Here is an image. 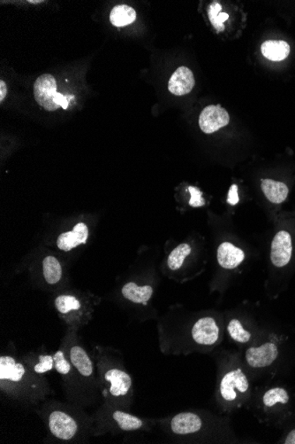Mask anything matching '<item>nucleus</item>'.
<instances>
[{
    "label": "nucleus",
    "instance_id": "1",
    "mask_svg": "<svg viewBox=\"0 0 295 444\" xmlns=\"http://www.w3.org/2000/svg\"><path fill=\"white\" fill-rule=\"evenodd\" d=\"M161 431L176 443H247L234 431L229 415L205 409H188L157 419Z\"/></svg>",
    "mask_w": 295,
    "mask_h": 444
},
{
    "label": "nucleus",
    "instance_id": "3",
    "mask_svg": "<svg viewBox=\"0 0 295 444\" xmlns=\"http://www.w3.org/2000/svg\"><path fill=\"white\" fill-rule=\"evenodd\" d=\"M212 356L216 366L214 403L220 414L231 416L246 409L251 401L254 393L252 378L238 349L219 347Z\"/></svg>",
    "mask_w": 295,
    "mask_h": 444
},
{
    "label": "nucleus",
    "instance_id": "7",
    "mask_svg": "<svg viewBox=\"0 0 295 444\" xmlns=\"http://www.w3.org/2000/svg\"><path fill=\"white\" fill-rule=\"evenodd\" d=\"M93 437L121 433L152 432L157 428V419L140 417L125 409L102 403L92 414Z\"/></svg>",
    "mask_w": 295,
    "mask_h": 444
},
{
    "label": "nucleus",
    "instance_id": "25",
    "mask_svg": "<svg viewBox=\"0 0 295 444\" xmlns=\"http://www.w3.org/2000/svg\"><path fill=\"white\" fill-rule=\"evenodd\" d=\"M188 192L191 197L189 200V205L193 208L202 207L205 204V199L203 198L202 192L198 187H189Z\"/></svg>",
    "mask_w": 295,
    "mask_h": 444
},
{
    "label": "nucleus",
    "instance_id": "28",
    "mask_svg": "<svg viewBox=\"0 0 295 444\" xmlns=\"http://www.w3.org/2000/svg\"><path fill=\"white\" fill-rule=\"evenodd\" d=\"M6 92H8V90H6V86L5 82L0 81V101H1V103L3 100L5 99Z\"/></svg>",
    "mask_w": 295,
    "mask_h": 444
},
{
    "label": "nucleus",
    "instance_id": "9",
    "mask_svg": "<svg viewBox=\"0 0 295 444\" xmlns=\"http://www.w3.org/2000/svg\"><path fill=\"white\" fill-rule=\"evenodd\" d=\"M291 404V394L287 387L270 386L254 391L246 409L251 411L259 422L277 423L288 417Z\"/></svg>",
    "mask_w": 295,
    "mask_h": 444
},
{
    "label": "nucleus",
    "instance_id": "27",
    "mask_svg": "<svg viewBox=\"0 0 295 444\" xmlns=\"http://www.w3.org/2000/svg\"><path fill=\"white\" fill-rule=\"evenodd\" d=\"M221 9L222 8H221V5L219 3H213V4L210 6L208 13L210 22L217 18L220 13Z\"/></svg>",
    "mask_w": 295,
    "mask_h": 444
},
{
    "label": "nucleus",
    "instance_id": "24",
    "mask_svg": "<svg viewBox=\"0 0 295 444\" xmlns=\"http://www.w3.org/2000/svg\"><path fill=\"white\" fill-rule=\"evenodd\" d=\"M136 19V10L130 8L129 6H116L115 8L112 10L110 21L112 24H114L116 27L129 25V24L135 22Z\"/></svg>",
    "mask_w": 295,
    "mask_h": 444
},
{
    "label": "nucleus",
    "instance_id": "12",
    "mask_svg": "<svg viewBox=\"0 0 295 444\" xmlns=\"http://www.w3.org/2000/svg\"><path fill=\"white\" fill-rule=\"evenodd\" d=\"M34 96L38 105L47 111H55L59 107L66 110L68 99L57 92V83L54 76L44 74L35 82Z\"/></svg>",
    "mask_w": 295,
    "mask_h": 444
},
{
    "label": "nucleus",
    "instance_id": "22",
    "mask_svg": "<svg viewBox=\"0 0 295 444\" xmlns=\"http://www.w3.org/2000/svg\"><path fill=\"white\" fill-rule=\"evenodd\" d=\"M261 188L263 194L270 202L275 204H282L287 200L289 189L283 182L272 180H263Z\"/></svg>",
    "mask_w": 295,
    "mask_h": 444
},
{
    "label": "nucleus",
    "instance_id": "10",
    "mask_svg": "<svg viewBox=\"0 0 295 444\" xmlns=\"http://www.w3.org/2000/svg\"><path fill=\"white\" fill-rule=\"evenodd\" d=\"M55 310L65 321L68 330L79 332L90 322L91 307H88L84 299L72 293H59L54 300Z\"/></svg>",
    "mask_w": 295,
    "mask_h": 444
},
{
    "label": "nucleus",
    "instance_id": "6",
    "mask_svg": "<svg viewBox=\"0 0 295 444\" xmlns=\"http://www.w3.org/2000/svg\"><path fill=\"white\" fill-rule=\"evenodd\" d=\"M92 356L103 403L131 411L135 385L121 352L114 347L97 344L94 345Z\"/></svg>",
    "mask_w": 295,
    "mask_h": 444
},
{
    "label": "nucleus",
    "instance_id": "16",
    "mask_svg": "<svg viewBox=\"0 0 295 444\" xmlns=\"http://www.w3.org/2000/svg\"><path fill=\"white\" fill-rule=\"evenodd\" d=\"M246 254L229 241L221 243L217 250V264L224 271H234L244 263Z\"/></svg>",
    "mask_w": 295,
    "mask_h": 444
},
{
    "label": "nucleus",
    "instance_id": "21",
    "mask_svg": "<svg viewBox=\"0 0 295 444\" xmlns=\"http://www.w3.org/2000/svg\"><path fill=\"white\" fill-rule=\"evenodd\" d=\"M41 274L45 284L48 286H56L63 281L62 263L54 255H47L41 261Z\"/></svg>",
    "mask_w": 295,
    "mask_h": 444
},
{
    "label": "nucleus",
    "instance_id": "13",
    "mask_svg": "<svg viewBox=\"0 0 295 444\" xmlns=\"http://www.w3.org/2000/svg\"><path fill=\"white\" fill-rule=\"evenodd\" d=\"M224 334L227 340L241 351L263 337L254 325H249L248 321L239 317H231L224 322Z\"/></svg>",
    "mask_w": 295,
    "mask_h": 444
},
{
    "label": "nucleus",
    "instance_id": "2",
    "mask_svg": "<svg viewBox=\"0 0 295 444\" xmlns=\"http://www.w3.org/2000/svg\"><path fill=\"white\" fill-rule=\"evenodd\" d=\"M157 334L159 351L164 356L212 355L226 339L224 321L213 314L181 322L160 321Z\"/></svg>",
    "mask_w": 295,
    "mask_h": 444
},
{
    "label": "nucleus",
    "instance_id": "20",
    "mask_svg": "<svg viewBox=\"0 0 295 444\" xmlns=\"http://www.w3.org/2000/svg\"><path fill=\"white\" fill-rule=\"evenodd\" d=\"M195 83L194 74L191 69L187 67H180L171 76L168 89L174 95H186L194 88Z\"/></svg>",
    "mask_w": 295,
    "mask_h": 444
},
{
    "label": "nucleus",
    "instance_id": "26",
    "mask_svg": "<svg viewBox=\"0 0 295 444\" xmlns=\"http://www.w3.org/2000/svg\"><path fill=\"white\" fill-rule=\"evenodd\" d=\"M227 202L231 205H236L239 202L238 187L236 185H231L228 193Z\"/></svg>",
    "mask_w": 295,
    "mask_h": 444
},
{
    "label": "nucleus",
    "instance_id": "4",
    "mask_svg": "<svg viewBox=\"0 0 295 444\" xmlns=\"http://www.w3.org/2000/svg\"><path fill=\"white\" fill-rule=\"evenodd\" d=\"M0 392L13 404L32 410L54 394L47 376L32 372L12 344L0 356Z\"/></svg>",
    "mask_w": 295,
    "mask_h": 444
},
{
    "label": "nucleus",
    "instance_id": "14",
    "mask_svg": "<svg viewBox=\"0 0 295 444\" xmlns=\"http://www.w3.org/2000/svg\"><path fill=\"white\" fill-rule=\"evenodd\" d=\"M293 240L287 230H279L274 236L270 245V259L274 267L284 268L289 264L293 257Z\"/></svg>",
    "mask_w": 295,
    "mask_h": 444
},
{
    "label": "nucleus",
    "instance_id": "19",
    "mask_svg": "<svg viewBox=\"0 0 295 444\" xmlns=\"http://www.w3.org/2000/svg\"><path fill=\"white\" fill-rule=\"evenodd\" d=\"M193 248L191 244L184 243L179 244L168 255L166 267L171 274H179L183 271L191 260Z\"/></svg>",
    "mask_w": 295,
    "mask_h": 444
},
{
    "label": "nucleus",
    "instance_id": "18",
    "mask_svg": "<svg viewBox=\"0 0 295 444\" xmlns=\"http://www.w3.org/2000/svg\"><path fill=\"white\" fill-rule=\"evenodd\" d=\"M89 234L90 230L85 223H78L72 230L59 234L56 246L63 252L72 251L80 245L86 244Z\"/></svg>",
    "mask_w": 295,
    "mask_h": 444
},
{
    "label": "nucleus",
    "instance_id": "15",
    "mask_svg": "<svg viewBox=\"0 0 295 444\" xmlns=\"http://www.w3.org/2000/svg\"><path fill=\"white\" fill-rule=\"evenodd\" d=\"M229 114L219 105H212L202 111L199 117V125L206 134H213L229 124Z\"/></svg>",
    "mask_w": 295,
    "mask_h": 444
},
{
    "label": "nucleus",
    "instance_id": "8",
    "mask_svg": "<svg viewBox=\"0 0 295 444\" xmlns=\"http://www.w3.org/2000/svg\"><path fill=\"white\" fill-rule=\"evenodd\" d=\"M59 347L68 356L88 394L92 398L95 404H97L102 397L96 365L92 355L88 351L78 332L66 329Z\"/></svg>",
    "mask_w": 295,
    "mask_h": 444
},
{
    "label": "nucleus",
    "instance_id": "23",
    "mask_svg": "<svg viewBox=\"0 0 295 444\" xmlns=\"http://www.w3.org/2000/svg\"><path fill=\"white\" fill-rule=\"evenodd\" d=\"M261 52L270 61L281 62L289 55L290 45L284 40H267L263 43Z\"/></svg>",
    "mask_w": 295,
    "mask_h": 444
},
{
    "label": "nucleus",
    "instance_id": "17",
    "mask_svg": "<svg viewBox=\"0 0 295 444\" xmlns=\"http://www.w3.org/2000/svg\"><path fill=\"white\" fill-rule=\"evenodd\" d=\"M154 291L152 285H142L133 281L126 282L121 289L123 298L140 307L148 306L152 299Z\"/></svg>",
    "mask_w": 295,
    "mask_h": 444
},
{
    "label": "nucleus",
    "instance_id": "11",
    "mask_svg": "<svg viewBox=\"0 0 295 444\" xmlns=\"http://www.w3.org/2000/svg\"><path fill=\"white\" fill-rule=\"evenodd\" d=\"M241 352L242 359L252 380L255 374L265 372L272 366L280 355L279 345L275 341H262V338Z\"/></svg>",
    "mask_w": 295,
    "mask_h": 444
},
{
    "label": "nucleus",
    "instance_id": "5",
    "mask_svg": "<svg viewBox=\"0 0 295 444\" xmlns=\"http://www.w3.org/2000/svg\"><path fill=\"white\" fill-rule=\"evenodd\" d=\"M33 411L43 421L52 442L83 443L93 437V415L80 405L48 398Z\"/></svg>",
    "mask_w": 295,
    "mask_h": 444
}]
</instances>
